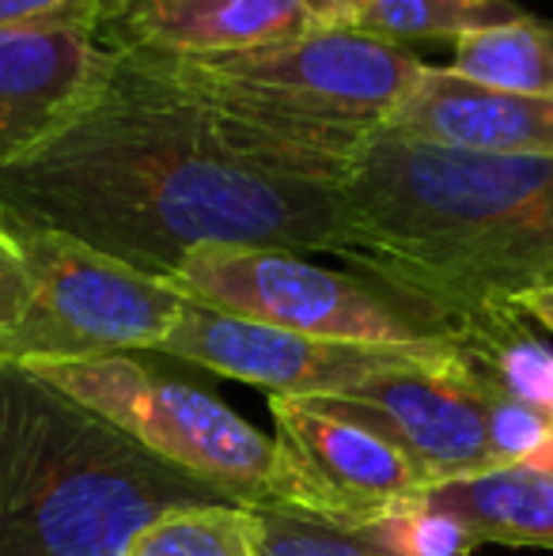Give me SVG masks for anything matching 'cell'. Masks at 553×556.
Listing matches in <instances>:
<instances>
[{
    "label": "cell",
    "instance_id": "1",
    "mask_svg": "<svg viewBox=\"0 0 553 556\" xmlns=\"http://www.w3.org/2000/svg\"><path fill=\"white\" fill-rule=\"evenodd\" d=\"M0 205L160 280L201 247L338 257L345 239L338 190L236 152L148 53H122L88 111L0 167Z\"/></svg>",
    "mask_w": 553,
    "mask_h": 556
},
{
    "label": "cell",
    "instance_id": "2",
    "mask_svg": "<svg viewBox=\"0 0 553 556\" xmlns=\"http://www.w3.org/2000/svg\"><path fill=\"white\" fill-rule=\"evenodd\" d=\"M338 193L341 262L451 330L553 285V160L384 132Z\"/></svg>",
    "mask_w": 553,
    "mask_h": 556
},
{
    "label": "cell",
    "instance_id": "3",
    "mask_svg": "<svg viewBox=\"0 0 553 556\" xmlns=\"http://www.w3.org/2000/svg\"><path fill=\"white\" fill-rule=\"evenodd\" d=\"M236 504L0 359V556H126L160 515Z\"/></svg>",
    "mask_w": 553,
    "mask_h": 556
},
{
    "label": "cell",
    "instance_id": "4",
    "mask_svg": "<svg viewBox=\"0 0 553 556\" xmlns=\"http://www.w3.org/2000/svg\"><path fill=\"white\" fill-rule=\"evenodd\" d=\"M160 61L236 152L330 190L353 175L425 73L410 46L326 27L221 58Z\"/></svg>",
    "mask_w": 553,
    "mask_h": 556
},
{
    "label": "cell",
    "instance_id": "5",
    "mask_svg": "<svg viewBox=\"0 0 553 556\" xmlns=\"http://www.w3.org/2000/svg\"><path fill=\"white\" fill-rule=\"evenodd\" d=\"M148 356L152 352H114L88 359H30L23 367L111 420L155 458L213 484L236 504L266 507L277 462L274 435H262L201 382L160 371Z\"/></svg>",
    "mask_w": 553,
    "mask_h": 556
},
{
    "label": "cell",
    "instance_id": "6",
    "mask_svg": "<svg viewBox=\"0 0 553 556\" xmlns=\"http://www.w3.org/2000/svg\"><path fill=\"white\" fill-rule=\"evenodd\" d=\"M171 285L201 307L323 341L420 344L455 337L443 318L394 288L292 250L201 247L183 257Z\"/></svg>",
    "mask_w": 553,
    "mask_h": 556
},
{
    "label": "cell",
    "instance_id": "7",
    "mask_svg": "<svg viewBox=\"0 0 553 556\" xmlns=\"http://www.w3.org/2000/svg\"><path fill=\"white\" fill-rule=\"evenodd\" d=\"M15 227L35 295L20 330L0 344L4 364L160 352L163 337L190 303L171 280L148 277L118 257L84 247L73 235L20 216Z\"/></svg>",
    "mask_w": 553,
    "mask_h": 556
},
{
    "label": "cell",
    "instance_id": "8",
    "mask_svg": "<svg viewBox=\"0 0 553 556\" xmlns=\"http://www.w3.org/2000/svg\"><path fill=\"white\" fill-rule=\"evenodd\" d=\"M269 417L277 462L266 507L372 530L436 489L406 446L334 397H269Z\"/></svg>",
    "mask_w": 553,
    "mask_h": 556
},
{
    "label": "cell",
    "instance_id": "9",
    "mask_svg": "<svg viewBox=\"0 0 553 556\" xmlns=\"http://www.w3.org/2000/svg\"><path fill=\"white\" fill-rule=\"evenodd\" d=\"M451 349L455 337L420 344L323 341L186 303L155 356L213 371L221 379L251 382L269 397H353L372 382L432 364Z\"/></svg>",
    "mask_w": 553,
    "mask_h": 556
},
{
    "label": "cell",
    "instance_id": "10",
    "mask_svg": "<svg viewBox=\"0 0 553 556\" xmlns=\"http://www.w3.org/2000/svg\"><path fill=\"white\" fill-rule=\"evenodd\" d=\"M493 382L478 364L455 349L432 364L387 375L353 397H334L349 413L372 420L379 432L402 443L436 484L497 469L489 446V397Z\"/></svg>",
    "mask_w": 553,
    "mask_h": 556
},
{
    "label": "cell",
    "instance_id": "11",
    "mask_svg": "<svg viewBox=\"0 0 553 556\" xmlns=\"http://www.w3.org/2000/svg\"><path fill=\"white\" fill-rule=\"evenodd\" d=\"M118 58L103 30H0V167L27 160L88 111Z\"/></svg>",
    "mask_w": 553,
    "mask_h": 556
},
{
    "label": "cell",
    "instance_id": "12",
    "mask_svg": "<svg viewBox=\"0 0 553 556\" xmlns=\"http://www.w3.org/2000/svg\"><path fill=\"white\" fill-rule=\"evenodd\" d=\"M315 30L300 0H111L103 38L118 53L198 61Z\"/></svg>",
    "mask_w": 553,
    "mask_h": 556
},
{
    "label": "cell",
    "instance_id": "13",
    "mask_svg": "<svg viewBox=\"0 0 553 556\" xmlns=\"http://www.w3.org/2000/svg\"><path fill=\"white\" fill-rule=\"evenodd\" d=\"M384 132L436 148L553 160V99L478 88L448 65H425Z\"/></svg>",
    "mask_w": 553,
    "mask_h": 556
},
{
    "label": "cell",
    "instance_id": "14",
    "mask_svg": "<svg viewBox=\"0 0 553 556\" xmlns=\"http://www.w3.org/2000/svg\"><path fill=\"white\" fill-rule=\"evenodd\" d=\"M425 500L463 519L478 545L553 553V469H486L436 484Z\"/></svg>",
    "mask_w": 553,
    "mask_h": 556
},
{
    "label": "cell",
    "instance_id": "15",
    "mask_svg": "<svg viewBox=\"0 0 553 556\" xmlns=\"http://www.w3.org/2000/svg\"><path fill=\"white\" fill-rule=\"evenodd\" d=\"M451 50L448 68L478 88L553 99V20L524 12L512 23L455 38Z\"/></svg>",
    "mask_w": 553,
    "mask_h": 556
},
{
    "label": "cell",
    "instance_id": "16",
    "mask_svg": "<svg viewBox=\"0 0 553 556\" xmlns=\"http://www.w3.org/2000/svg\"><path fill=\"white\" fill-rule=\"evenodd\" d=\"M516 307H501L455 330L463 352L486 371L501 394L546 413L553 420V344Z\"/></svg>",
    "mask_w": 553,
    "mask_h": 556
},
{
    "label": "cell",
    "instance_id": "17",
    "mask_svg": "<svg viewBox=\"0 0 553 556\" xmlns=\"http://www.w3.org/2000/svg\"><path fill=\"white\" fill-rule=\"evenodd\" d=\"M126 556H262L259 515L247 504H193L152 519Z\"/></svg>",
    "mask_w": 553,
    "mask_h": 556
},
{
    "label": "cell",
    "instance_id": "18",
    "mask_svg": "<svg viewBox=\"0 0 553 556\" xmlns=\"http://www.w3.org/2000/svg\"><path fill=\"white\" fill-rule=\"evenodd\" d=\"M524 15L516 0H364L356 27L384 42H425V38H455L481 27L512 23Z\"/></svg>",
    "mask_w": 553,
    "mask_h": 556
},
{
    "label": "cell",
    "instance_id": "19",
    "mask_svg": "<svg viewBox=\"0 0 553 556\" xmlns=\"http://www.w3.org/2000/svg\"><path fill=\"white\" fill-rule=\"evenodd\" d=\"M262 556H391L368 530H341L285 507H254Z\"/></svg>",
    "mask_w": 553,
    "mask_h": 556
},
{
    "label": "cell",
    "instance_id": "20",
    "mask_svg": "<svg viewBox=\"0 0 553 556\" xmlns=\"http://www.w3.org/2000/svg\"><path fill=\"white\" fill-rule=\"evenodd\" d=\"M368 534L391 556H470L478 549L463 519H455L443 507H432L428 500L399 507L384 522H376Z\"/></svg>",
    "mask_w": 553,
    "mask_h": 556
},
{
    "label": "cell",
    "instance_id": "21",
    "mask_svg": "<svg viewBox=\"0 0 553 556\" xmlns=\"http://www.w3.org/2000/svg\"><path fill=\"white\" fill-rule=\"evenodd\" d=\"M489 446L497 469H553V420L546 413L493 390L489 397Z\"/></svg>",
    "mask_w": 553,
    "mask_h": 556
},
{
    "label": "cell",
    "instance_id": "22",
    "mask_svg": "<svg viewBox=\"0 0 553 556\" xmlns=\"http://www.w3.org/2000/svg\"><path fill=\"white\" fill-rule=\"evenodd\" d=\"M111 0H0V30H103Z\"/></svg>",
    "mask_w": 553,
    "mask_h": 556
},
{
    "label": "cell",
    "instance_id": "23",
    "mask_svg": "<svg viewBox=\"0 0 553 556\" xmlns=\"http://www.w3.org/2000/svg\"><path fill=\"white\" fill-rule=\"evenodd\" d=\"M30 295H35V280L23 257L20 227H15V216L0 205V344L27 318Z\"/></svg>",
    "mask_w": 553,
    "mask_h": 556
},
{
    "label": "cell",
    "instance_id": "24",
    "mask_svg": "<svg viewBox=\"0 0 553 556\" xmlns=\"http://www.w3.org/2000/svg\"><path fill=\"white\" fill-rule=\"evenodd\" d=\"M307 8L311 23L326 30H353L356 15H361L364 0H300Z\"/></svg>",
    "mask_w": 553,
    "mask_h": 556
},
{
    "label": "cell",
    "instance_id": "25",
    "mask_svg": "<svg viewBox=\"0 0 553 556\" xmlns=\"http://www.w3.org/2000/svg\"><path fill=\"white\" fill-rule=\"evenodd\" d=\"M512 307L519 311L524 318H531L542 333L553 337V285H542V288H531V292L519 295Z\"/></svg>",
    "mask_w": 553,
    "mask_h": 556
}]
</instances>
